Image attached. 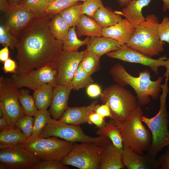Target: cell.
<instances>
[{"label": "cell", "mask_w": 169, "mask_h": 169, "mask_svg": "<svg viewBox=\"0 0 169 169\" xmlns=\"http://www.w3.org/2000/svg\"><path fill=\"white\" fill-rule=\"evenodd\" d=\"M94 112L97 113L101 116L111 118V114L108 103L106 102L101 105H96L94 107Z\"/></svg>", "instance_id": "7bdbcfd3"}, {"label": "cell", "mask_w": 169, "mask_h": 169, "mask_svg": "<svg viewBox=\"0 0 169 169\" xmlns=\"http://www.w3.org/2000/svg\"><path fill=\"white\" fill-rule=\"evenodd\" d=\"M168 65L167 68L166 69V71L163 77H166V80L168 81L169 78V58H168Z\"/></svg>", "instance_id": "db71d44e"}, {"label": "cell", "mask_w": 169, "mask_h": 169, "mask_svg": "<svg viewBox=\"0 0 169 169\" xmlns=\"http://www.w3.org/2000/svg\"><path fill=\"white\" fill-rule=\"evenodd\" d=\"M143 112L138 105L127 119L122 122H115L123 140L124 146L130 148L139 155L149 149L152 141L149 129L144 125L141 120Z\"/></svg>", "instance_id": "3957f363"}, {"label": "cell", "mask_w": 169, "mask_h": 169, "mask_svg": "<svg viewBox=\"0 0 169 169\" xmlns=\"http://www.w3.org/2000/svg\"><path fill=\"white\" fill-rule=\"evenodd\" d=\"M88 37L84 40L78 38L76 32V27H70L65 37L62 41L63 50L65 51H78L81 46L86 44L89 41Z\"/></svg>", "instance_id": "f1b7e54d"}, {"label": "cell", "mask_w": 169, "mask_h": 169, "mask_svg": "<svg viewBox=\"0 0 169 169\" xmlns=\"http://www.w3.org/2000/svg\"><path fill=\"white\" fill-rule=\"evenodd\" d=\"M131 0H118L117 2L121 7H125Z\"/></svg>", "instance_id": "f5cc1de1"}, {"label": "cell", "mask_w": 169, "mask_h": 169, "mask_svg": "<svg viewBox=\"0 0 169 169\" xmlns=\"http://www.w3.org/2000/svg\"><path fill=\"white\" fill-rule=\"evenodd\" d=\"M122 151L113 144L105 147L101 156L99 169H121L125 168L123 162Z\"/></svg>", "instance_id": "7402d4cb"}, {"label": "cell", "mask_w": 169, "mask_h": 169, "mask_svg": "<svg viewBox=\"0 0 169 169\" xmlns=\"http://www.w3.org/2000/svg\"><path fill=\"white\" fill-rule=\"evenodd\" d=\"M19 100L25 115L34 116L36 114L38 109L33 97L30 95L28 90L25 89L19 90Z\"/></svg>", "instance_id": "1f68e13d"}, {"label": "cell", "mask_w": 169, "mask_h": 169, "mask_svg": "<svg viewBox=\"0 0 169 169\" xmlns=\"http://www.w3.org/2000/svg\"><path fill=\"white\" fill-rule=\"evenodd\" d=\"M51 1L50 0H26L23 5L35 17H38L47 13L46 11Z\"/></svg>", "instance_id": "e575fe53"}, {"label": "cell", "mask_w": 169, "mask_h": 169, "mask_svg": "<svg viewBox=\"0 0 169 169\" xmlns=\"http://www.w3.org/2000/svg\"><path fill=\"white\" fill-rule=\"evenodd\" d=\"M8 47H4L0 50V61L1 62H4L9 58V52Z\"/></svg>", "instance_id": "7dc6e473"}, {"label": "cell", "mask_w": 169, "mask_h": 169, "mask_svg": "<svg viewBox=\"0 0 169 169\" xmlns=\"http://www.w3.org/2000/svg\"><path fill=\"white\" fill-rule=\"evenodd\" d=\"M123 162L128 169H158L161 165L156 158L147 154L139 155L128 147L124 146L122 152Z\"/></svg>", "instance_id": "2e32d148"}, {"label": "cell", "mask_w": 169, "mask_h": 169, "mask_svg": "<svg viewBox=\"0 0 169 169\" xmlns=\"http://www.w3.org/2000/svg\"><path fill=\"white\" fill-rule=\"evenodd\" d=\"M75 27L78 37L102 36V28L92 18L85 14L81 15Z\"/></svg>", "instance_id": "603a6c76"}, {"label": "cell", "mask_w": 169, "mask_h": 169, "mask_svg": "<svg viewBox=\"0 0 169 169\" xmlns=\"http://www.w3.org/2000/svg\"><path fill=\"white\" fill-rule=\"evenodd\" d=\"M72 90V87L68 85L57 84L54 86L49 110L53 119L59 120L68 107V100Z\"/></svg>", "instance_id": "e0dca14e"}, {"label": "cell", "mask_w": 169, "mask_h": 169, "mask_svg": "<svg viewBox=\"0 0 169 169\" xmlns=\"http://www.w3.org/2000/svg\"><path fill=\"white\" fill-rule=\"evenodd\" d=\"M9 126L6 120L4 118H0V131H2Z\"/></svg>", "instance_id": "f907efd6"}, {"label": "cell", "mask_w": 169, "mask_h": 169, "mask_svg": "<svg viewBox=\"0 0 169 169\" xmlns=\"http://www.w3.org/2000/svg\"><path fill=\"white\" fill-rule=\"evenodd\" d=\"M78 0H62L51 1L47 8L46 13L55 15L67 8L73 5L78 3Z\"/></svg>", "instance_id": "8d00e7d4"}, {"label": "cell", "mask_w": 169, "mask_h": 169, "mask_svg": "<svg viewBox=\"0 0 169 169\" xmlns=\"http://www.w3.org/2000/svg\"><path fill=\"white\" fill-rule=\"evenodd\" d=\"M49 25L53 35L61 41H63L70 27L59 13L52 16Z\"/></svg>", "instance_id": "83f0119b"}, {"label": "cell", "mask_w": 169, "mask_h": 169, "mask_svg": "<svg viewBox=\"0 0 169 169\" xmlns=\"http://www.w3.org/2000/svg\"><path fill=\"white\" fill-rule=\"evenodd\" d=\"M54 86L51 84H46L33 91V97L38 110L47 109L50 106Z\"/></svg>", "instance_id": "484cf974"}, {"label": "cell", "mask_w": 169, "mask_h": 169, "mask_svg": "<svg viewBox=\"0 0 169 169\" xmlns=\"http://www.w3.org/2000/svg\"><path fill=\"white\" fill-rule=\"evenodd\" d=\"M86 45L88 50L100 58L104 54L120 49L122 46L115 40L103 36L90 37Z\"/></svg>", "instance_id": "44dd1931"}, {"label": "cell", "mask_w": 169, "mask_h": 169, "mask_svg": "<svg viewBox=\"0 0 169 169\" xmlns=\"http://www.w3.org/2000/svg\"><path fill=\"white\" fill-rule=\"evenodd\" d=\"M92 18L102 28L115 25L122 19L120 15L115 13L104 6L98 9Z\"/></svg>", "instance_id": "4316f807"}, {"label": "cell", "mask_w": 169, "mask_h": 169, "mask_svg": "<svg viewBox=\"0 0 169 169\" xmlns=\"http://www.w3.org/2000/svg\"><path fill=\"white\" fill-rule=\"evenodd\" d=\"M136 30V27L125 18L115 25L102 28V36L111 38L123 46L128 42Z\"/></svg>", "instance_id": "ac0fdd59"}, {"label": "cell", "mask_w": 169, "mask_h": 169, "mask_svg": "<svg viewBox=\"0 0 169 169\" xmlns=\"http://www.w3.org/2000/svg\"><path fill=\"white\" fill-rule=\"evenodd\" d=\"M56 0H50L51 1H56Z\"/></svg>", "instance_id": "9f6ffc18"}, {"label": "cell", "mask_w": 169, "mask_h": 169, "mask_svg": "<svg viewBox=\"0 0 169 169\" xmlns=\"http://www.w3.org/2000/svg\"><path fill=\"white\" fill-rule=\"evenodd\" d=\"M70 27H76L82 14L81 4L72 5L59 13Z\"/></svg>", "instance_id": "836d02e7"}, {"label": "cell", "mask_w": 169, "mask_h": 169, "mask_svg": "<svg viewBox=\"0 0 169 169\" xmlns=\"http://www.w3.org/2000/svg\"><path fill=\"white\" fill-rule=\"evenodd\" d=\"M52 14L35 17L24 28L17 45V74L27 73L53 64L63 50L62 41L51 33L49 23Z\"/></svg>", "instance_id": "6da1fadb"}, {"label": "cell", "mask_w": 169, "mask_h": 169, "mask_svg": "<svg viewBox=\"0 0 169 169\" xmlns=\"http://www.w3.org/2000/svg\"><path fill=\"white\" fill-rule=\"evenodd\" d=\"M167 81L161 84L162 93L160 96V107L158 113L154 117L149 118L142 115L141 120L150 130L152 136L151 146L146 153L156 158L157 154L164 147L169 145L168 125L169 115L166 106V100L169 92Z\"/></svg>", "instance_id": "277c9868"}, {"label": "cell", "mask_w": 169, "mask_h": 169, "mask_svg": "<svg viewBox=\"0 0 169 169\" xmlns=\"http://www.w3.org/2000/svg\"><path fill=\"white\" fill-rule=\"evenodd\" d=\"M152 0H131L121 11H115L117 14L123 16L134 27L143 22L146 19L142 13L143 8L148 6Z\"/></svg>", "instance_id": "ffe728a7"}, {"label": "cell", "mask_w": 169, "mask_h": 169, "mask_svg": "<svg viewBox=\"0 0 169 169\" xmlns=\"http://www.w3.org/2000/svg\"><path fill=\"white\" fill-rule=\"evenodd\" d=\"M67 166L64 165L61 161L52 160H44L38 162L30 169H68Z\"/></svg>", "instance_id": "ab89813d"}, {"label": "cell", "mask_w": 169, "mask_h": 169, "mask_svg": "<svg viewBox=\"0 0 169 169\" xmlns=\"http://www.w3.org/2000/svg\"><path fill=\"white\" fill-rule=\"evenodd\" d=\"M100 58L86 49L80 63L84 70L91 75L100 69Z\"/></svg>", "instance_id": "4dcf8cb0"}, {"label": "cell", "mask_w": 169, "mask_h": 169, "mask_svg": "<svg viewBox=\"0 0 169 169\" xmlns=\"http://www.w3.org/2000/svg\"><path fill=\"white\" fill-rule=\"evenodd\" d=\"M3 63V66L2 69L5 73H17L18 63L14 60L9 57Z\"/></svg>", "instance_id": "ee69618b"}, {"label": "cell", "mask_w": 169, "mask_h": 169, "mask_svg": "<svg viewBox=\"0 0 169 169\" xmlns=\"http://www.w3.org/2000/svg\"><path fill=\"white\" fill-rule=\"evenodd\" d=\"M105 147L93 143L74 144L61 162L64 165L80 169H99Z\"/></svg>", "instance_id": "9c48e42d"}, {"label": "cell", "mask_w": 169, "mask_h": 169, "mask_svg": "<svg viewBox=\"0 0 169 169\" xmlns=\"http://www.w3.org/2000/svg\"><path fill=\"white\" fill-rule=\"evenodd\" d=\"M33 124L34 118L25 115L18 119L15 125L22 131L28 138L32 134Z\"/></svg>", "instance_id": "74e56055"}, {"label": "cell", "mask_w": 169, "mask_h": 169, "mask_svg": "<svg viewBox=\"0 0 169 169\" xmlns=\"http://www.w3.org/2000/svg\"><path fill=\"white\" fill-rule=\"evenodd\" d=\"M85 52L63 50L54 63L57 71L56 83L71 86L72 79Z\"/></svg>", "instance_id": "4fadbf2b"}, {"label": "cell", "mask_w": 169, "mask_h": 169, "mask_svg": "<svg viewBox=\"0 0 169 169\" xmlns=\"http://www.w3.org/2000/svg\"><path fill=\"white\" fill-rule=\"evenodd\" d=\"M103 104L108 103L111 119L117 122L126 120L138 104L136 97L117 84L105 88L100 95Z\"/></svg>", "instance_id": "8992f818"}, {"label": "cell", "mask_w": 169, "mask_h": 169, "mask_svg": "<svg viewBox=\"0 0 169 169\" xmlns=\"http://www.w3.org/2000/svg\"><path fill=\"white\" fill-rule=\"evenodd\" d=\"M49 110H38L34 116L33 130L31 136L27 140H31L38 137L44 128L51 118Z\"/></svg>", "instance_id": "f546056e"}, {"label": "cell", "mask_w": 169, "mask_h": 169, "mask_svg": "<svg viewBox=\"0 0 169 169\" xmlns=\"http://www.w3.org/2000/svg\"><path fill=\"white\" fill-rule=\"evenodd\" d=\"M97 103V100H95L87 106L68 107L59 120L73 125H79L81 124L88 123V116L94 111V107Z\"/></svg>", "instance_id": "d6986e66"}, {"label": "cell", "mask_w": 169, "mask_h": 169, "mask_svg": "<svg viewBox=\"0 0 169 169\" xmlns=\"http://www.w3.org/2000/svg\"><path fill=\"white\" fill-rule=\"evenodd\" d=\"M27 138L15 125L9 126L0 132V149L7 148L20 145Z\"/></svg>", "instance_id": "cb8c5ba5"}, {"label": "cell", "mask_w": 169, "mask_h": 169, "mask_svg": "<svg viewBox=\"0 0 169 169\" xmlns=\"http://www.w3.org/2000/svg\"><path fill=\"white\" fill-rule=\"evenodd\" d=\"M159 24L156 15H147L143 22L135 27V32L125 45L151 58L158 55L163 52L165 44L159 35Z\"/></svg>", "instance_id": "5b68a950"}, {"label": "cell", "mask_w": 169, "mask_h": 169, "mask_svg": "<svg viewBox=\"0 0 169 169\" xmlns=\"http://www.w3.org/2000/svg\"><path fill=\"white\" fill-rule=\"evenodd\" d=\"M19 89L11 78L0 77V110L9 126H13L17 120L25 115L19 100Z\"/></svg>", "instance_id": "30bf717a"}, {"label": "cell", "mask_w": 169, "mask_h": 169, "mask_svg": "<svg viewBox=\"0 0 169 169\" xmlns=\"http://www.w3.org/2000/svg\"><path fill=\"white\" fill-rule=\"evenodd\" d=\"M160 164V169H169V146L166 152L158 159Z\"/></svg>", "instance_id": "bcb514c9"}, {"label": "cell", "mask_w": 169, "mask_h": 169, "mask_svg": "<svg viewBox=\"0 0 169 169\" xmlns=\"http://www.w3.org/2000/svg\"><path fill=\"white\" fill-rule=\"evenodd\" d=\"M35 17L24 5L10 6L1 13L0 24L15 36H19L24 28Z\"/></svg>", "instance_id": "9a60e30c"}, {"label": "cell", "mask_w": 169, "mask_h": 169, "mask_svg": "<svg viewBox=\"0 0 169 169\" xmlns=\"http://www.w3.org/2000/svg\"><path fill=\"white\" fill-rule=\"evenodd\" d=\"M104 118L93 111L88 116V123L90 124H94L100 129L103 127L106 123Z\"/></svg>", "instance_id": "b9f144b4"}, {"label": "cell", "mask_w": 169, "mask_h": 169, "mask_svg": "<svg viewBox=\"0 0 169 169\" xmlns=\"http://www.w3.org/2000/svg\"><path fill=\"white\" fill-rule=\"evenodd\" d=\"M42 161L23 149L19 145L0 149V169H30Z\"/></svg>", "instance_id": "7c38bea8"}, {"label": "cell", "mask_w": 169, "mask_h": 169, "mask_svg": "<svg viewBox=\"0 0 169 169\" xmlns=\"http://www.w3.org/2000/svg\"><path fill=\"white\" fill-rule=\"evenodd\" d=\"M10 6L6 0H0V10L1 13L6 10Z\"/></svg>", "instance_id": "681fc988"}, {"label": "cell", "mask_w": 169, "mask_h": 169, "mask_svg": "<svg viewBox=\"0 0 169 169\" xmlns=\"http://www.w3.org/2000/svg\"><path fill=\"white\" fill-rule=\"evenodd\" d=\"M110 73L116 84L123 87L129 85L136 95L137 103L145 105L150 101V97L156 100L162 90L161 82L163 76H159L155 81L151 79V72L146 69L139 73L138 77H134L126 71L125 67L118 63L110 69Z\"/></svg>", "instance_id": "7a4b0ae2"}, {"label": "cell", "mask_w": 169, "mask_h": 169, "mask_svg": "<svg viewBox=\"0 0 169 169\" xmlns=\"http://www.w3.org/2000/svg\"><path fill=\"white\" fill-rule=\"evenodd\" d=\"M18 39L6 28L0 24V43L4 47L8 46L12 50L16 48Z\"/></svg>", "instance_id": "d590c367"}, {"label": "cell", "mask_w": 169, "mask_h": 169, "mask_svg": "<svg viewBox=\"0 0 169 169\" xmlns=\"http://www.w3.org/2000/svg\"><path fill=\"white\" fill-rule=\"evenodd\" d=\"M87 0H78V1H83V2H84L85 1H86Z\"/></svg>", "instance_id": "11a10c76"}, {"label": "cell", "mask_w": 169, "mask_h": 169, "mask_svg": "<svg viewBox=\"0 0 169 169\" xmlns=\"http://www.w3.org/2000/svg\"><path fill=\"white\" fill-rule=\"evenodd\" d=\"M93 82L91 75L84 70L80 63L71 81L72 89L77 90L87 87Z\"/></svg>", "instance_id": "d6a6232c"}, {"label": "cell", "mask_w": 169, "mask_h": 169, "mask_svg": "<svg viewBox=\"0 0 169 169\" xmlns=\"http://www.w3.org/2000/svg\"><path fill=\"white\" fill-rule=\"evenodd\" d=\"M10 6H16L23 5L26 0H6Z\"/></svg>", "instance_id": "c3c4849f"}, {"label": "cell", "mask_w": 169, "mask_h": 169, "mask_svg": "<svg viewBox=\"0 0 169 169\" xmlns=\"http://www.w3.org/2000/svg\"><path fill=\"white\" fill-rule=\"evenodd\" d=\"M106 54L108 57L111 58L147 66L157 75L159 74V67L161 66L166 67L168 59L166 56H164L157 59H154L125 45L122 46L120 49L110 52Z\"/></svg>", "instance_id": "5bb4252c"}, {"label": "cell", "mask_w": 169, "mask_h": 169, "mask_svg": "<svg viewBox=\"0 0 169 169\" xmlns=\"http://www.w3.org/2000/svg\"><path fill=\"white\" fill-rule=\"evenodd\" d=\"M52 136L60 138L74 143L76 142L93 143L104 147L112 144L105 136H90L83 132L79 125L68 124L51 118L38 137L47 138Z\"/></svg>", "instance_id": "ba28073f"}, {"label": "cell", "mask_w": 169, "mask_h": 169, "mask_svg": "<svg viewBox=\"0 0 169 169\" xmlns=\"http://www.w3.org/2000/svg\"><path fill=\"white\" fill-rule=\"evenodd\" d=\"M158 31L161 40L169 44V17L165 16L159 23Z\"/></svg>", "instance_id": "60d3db41"}, {"label": "cell", "mask_w": 169, "mask_h": 169, "mask_svg": "<svg viewBox=\"0 0 169 169\" xmlns=\"http://www.w3.org/2000/svg\"><path fill=\"white\" fill-rule=\"evenodd\" d=\"M57 71L54 63L40 69L23 74H13L11 79L19 89L28 88L33 90L46 84L54 86L56 83Z\"/></svg>", "instance_id": "8fae6325"}, {"label": "cell", "mask_w": 169, "mask_h": 169, "mask_svg": "<svg viewBox=\"0 0 169 169\" xmlns=\"http://www.w3.org/2000/svg\"><path fill=\"white\" fill-rule=\"evenodd\" d=\"M96 133L99 136H104L109 138L114 146L123 151L124 146L120 132L116 126L115 121L110 119L102 127L99 129Z\"/></svg>", "instance_id": "d4e9b609"}, {"label": "cell", "mask_w": 169, "mask_h": 169, "mask_svg": "<svg viewBox=\"0 0 169 169\" xmlns=\"http://www.w3.org/2000/svg\"><path fill=\"white\" fill-rule=\"evenodd\" d=\"M103 6L102 0H87L81 4V13L92 18L95 12Z\"/></svg>", "instance_id": "f35d334b"}, {"label": "cell", "mask_w": 169, "mask_h": 169, "mask_svg": "<svg viewBox=\"0 0 169 169\" xmlns=\"http://www.w3.org/2000/svg\"><path fill=\"white\" fill-rule=\"evenodd\" d=\"M163 3L162 10L165 12L167 10H169V0H162Z\"/></svg>", "instance_id": "816d5d0a"}, {"label": "cell", "mask_w": 169, "mask_h": 169, "mask_svg": "<svg viewBox=\"0 0 169 169\" xmlns=\"http://www.w3.org/2000/svg\"><path fill=\"white\" fill-rule=\"evenodd\" d=\"M74 143L58 137L37 138L26 139L19 145L21 148L41 160L61 161L67 155Z\"/></svg>", "instance_id": "52a82bcc"}, {"label": "cell", "mask_w": 169, "mask_h": 169, "mask_svg": "<svg viewBox=\"0 0 169 169\" xmlns=\"http://www.w3.org/2000/svg\"><path fill=\"white\" fill-rule=\"evenodd\" d=\"M87 88V94L90 97H96L102 93L100 87L98 84H91Z\"/></svg>", "instance_id": "f6af8a7d"}]
</instances>
